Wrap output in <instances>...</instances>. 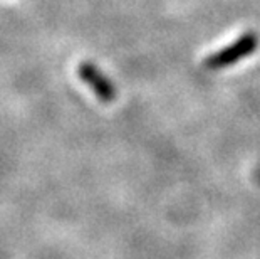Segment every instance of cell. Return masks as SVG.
I'll list each match as a JSON object with an SVG mask.
<instances>
[{"mask_svg":"<svg viewBox=\"0 0 260 259\" xmlns=\"http://www.w3.org/2000/svg\"><path fill=\"white\" fill-rule=\"evenodd\" d=\"M257 47H258V36L253 34V32H247V34L240 36L239 39L232 42L230 46L210 54V56L205 59L203 66L212 71L229 68V66L239 63V61L253 54L257 51Z\"/></svg>","mask_w":260,"mask_h":259,"instance_id":"6da1fadb","label":"cell"},{"mask_svg":"<svg viewBox=\"0 0 260 259\" xmlns=\"http://www.w3.org/2000/svg\"><path fill=\"white\" fill-rule=\"evenodd\" d=\"M77 74L87 88H91L99 101L113 103L116 100V88L113 86L111 79L99 71L98 66L92 63H81L77 68Z\"/></svg>","mask_w":260,"mask_h":259,"instance_id":"7a4b0ae2","label":"cell"}]
</instances>
